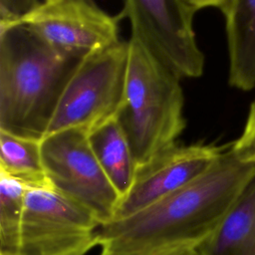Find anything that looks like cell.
<instances>
[{
  "mask_svg": "<svg viewBox=\"0 0 255 255\" xmlns=\"http://www.w3.org/2000/svg\"><path fill=\"white\" fill-rule=\"evenodd\" d=\"M255 176L231 144L198 177L149 206L102 224L98 245L113 252L197 247L223 222Z\"/></svg>",
  "mask_w": 255,
  "mask_h": 255,
  "instance_id": "6da1fadb",
  "label": "cell"
},
{
  "mask_svg": "<svg viewBox=\"0 0 255 255\" xmlns=\"http://www.w3.org/2000/svg\"><path fill=\"white\" fill-rule=\"evenodd\" d=\"M81 60L21 22L0 24V130L42 140Z\"/></svg>",
  "mask_w": 255,
  "mask_h": 255,
  "instance_id": "7a4b0ae2",
  "label": "cell"
},
{
  "mask_svg": "<svg viewBox=\"0 0 255 255\" xmlns=\"http://www.w3.org/2000/svg\"><path fill=\"white\" fill-rule=\"evenodd\" d=\"M180 78L129 38L123 104L116 117L136 165L176 143L185 128Z\"/></svg>",
  "mask_w": 255,
  "mask_h": 255,
  "instance_id": "3957f363",
  "label": "cell"
},
{
  "mask_svg": "<svg viewBox=\"0 0 255 255\" xmlns=\"http://www.w3.org/2000/svg\"><path fill=\"white\" fill-rule=\"evenodd\" d=\"M128 41L98 50L81 60L54 113L47 134L69 128L90 133L116 119L123 104Z\"/></svg>",
  "mask_w": 255,
  "mask_h": 255,
  "instance_id": "277c9868",
  "label": "cell"
},
{
  "mask_svg": "<svg viewBox=\"0 0 255 255\" xmlns=\"http://www.w3.org/2000/svg\"><path fill=\"white\" fill-rule=\"evenodd\" d=\"M102 223L50 181L27 185L15 255H86L98 245Z\"/></svg>",
  "mask_w": 255,
  "mask_h": 255,
  "instance_id": "5b68a950",
  "label": "cell"
},
{
  "mask_svg": "<svg viewBox=\"0 0 255 255\" xmlns=\"http://www.w3.org/2000/svg\"><path fill=\"white\" fill-rule=\"evenodd\" d=\"M41 153L45 174L57 191L102 224L114 220L122 197L100 165L87 131L69 128L50 133L41 140Z\"/></svg>",
  "mask_w": 255,
  "mask_h": 255,
  "instance_id": "8992f818",
  "label": "cell"
},
{
  "mask_svg": "<svg viewBox=\"0 0 255 255\" xmlns=\"http://www.w3.org/2000/svg\"><path fill=\"white\" fill-rule=\"evenodd\" d=\"M195 10L183 0H125L131 38L181 78H199L204 56L193 29Z\"/></svg>",
  "mask_w": 255,
  "mask_h": 255,
  "instance_id": "52a82bcc",
  "label": "cell"
},
{
  "mask_svg": "<svg viewBox=\"0 0 255 255\" xmlns=\"http://www.w3.org/2000/svg\"><path fill=\"white\" fill-rule=\"evenodd\" d=\"M122 15H111L93 0H41L21 22L59 51L80 59L116 44Z\"/></svg>",
  "mask_w": 255,
  "mask_h": 255,
  "instance_id": "ba28073f",
  "label": "cell"
},
{
  "mask_svg": "<svg viewBox=\"0 0 255 255\" xmlns=\"http://www.w3.org/2000/svg\"><path fill=\"white\" fill-rule=\"evenodd\" d=\"M224 149L225 146L214 144L174 143L159 151L137 166L133 184L122 199L114 220L126 218L188 184Z\"/></svg>",
  "mask_w": 255,
  "mask_h": 255,
  "instance_id": "9c48e42d",
  "label": "cell"
},
{
  "mask_svg": "<svg viewBox=\"0 0 255 255\" xmlns=\"http://www.w3.org/2000/svg\"><path fill=\"white\" fill-rule=\"evenodd\" d=\"M228 49L230 86L255 89V0H230L222 12Z\"/></svg>",
  "mask_w": 255,
  "mask_h": 255,
  "instance_id": "30bf717a",
  "label": "cell"
},
{
  "mask_svg": "<svg viewBox=\"0 0 255 255\" xmlns=\"http://www.w3.org/2000/svg\"><path fill=\"white\" fill-rule=\"evenodd\" d=\"M195 255H255V176L220 226Z\"/></svg>",
  "mask_w": 255,
  "mask_h": 255,
  "instance_id": "8fae6325",
  "label": "cell"
},
{
  "mask_svg": "<svg viewBox=\"0 0 255 255\" xmlns=\"http://www.w3.org/2000/svg\"><path fill=\"white\" fill-rule=\"evenodd\" d=\"M89 140L100 165L123 199L133 184L137 168L123 128L114 119L92 130Z\"/></svg>",
  "mask_w": 255,
  "mask_h": 255,
  "instance_id": "7c38bea8",
  "label": "cell"
},
{
  "mask_svg": "<svg viewBox=\"0 0 255 255\" xmlns=\"http://www.w3.org/2000/svg\"><path fill=\"white\" fill-rule=\"evenodd\" d=\"M0 171L21 179L27 185L49 181L42 162L41 140L0 130Z\"/></svg>",
  "mask_w": 255,
  "mask_h": 255,
  "instance_id": "4fadbf2b",
  "label": "cell"
},
{
  "mask_svg": "<svg viewBox=\"0 0 255 255\" xmlns=\"http://www.w3.org/2000/svg\"><path fill=\"white\" fill-rule=\"evenodd\" d=\"M26 189V182L0 171L1 255H15L18 250Z\"/></svg>",
  "mask_w": 255,
  "mask_h": 255,
  "instance_id": "5bb4252c",
  "label": "cell"
},
{
  "mask_svg": "<svg viewBox=\"0 0 255 255\" xmlns=\"http://www.w3.org/2000/svg\"><path fill=\"white\" fill-rule=\"evenodd\" d=\"M231 149L239 159L255 165V100L250 106L244 128L231 143Z\"/></svg>",
  "mask_w": 255,
  "mask_h": 255,
  "instance_id": "9a60e30c",
  "label": "cell"
},
{
  "mask_svg": "<svg viewBox=\"0 0 255 255\" xmlns=\"http://www.w3.org/2000/svg\"><path fill=\"white\" fill-rule=\"evenodd\" d=\"M41 0H0V24L13 23L36 8Z\"/></svg>",
  "mask_w": 255,
  "mask_h": 255,
  "instance_id": "2e32d148",
  "label": "cell"
},
{
  "mask_svg": "<svg viewBox=\"0 0 255 255\" xmlns=\"http://www.w3.org/2000/svg\"><path fill=\"white\" fill-rule=\"evenodd\" d=\"M195 249L196 247L194 246H178L135 252H113L101 250L100 255H195Z\"/></svg>",
  "mask_w": 255,
  "mask_h": 255,
  "instance_id": "e0dca14e",
  "label": "cell"
},
{
  "mask_svg": "<svg viewBox=\"0 0 255 255\" xmlns=\"http://www.w3.org/2000/svg\"><path fill=\"white\" fill-rule=\"evenodd\" d=\"M185 3H187L190 7H192L195 11H198L200 9L204 8H216L223 12L230 0H183Z\"/></svg>",
  "mask_w": 255,
  "mask_h": 255,
  "instance_id": "ac0fdd59",
  "label": "cell"
}]
</instances>
